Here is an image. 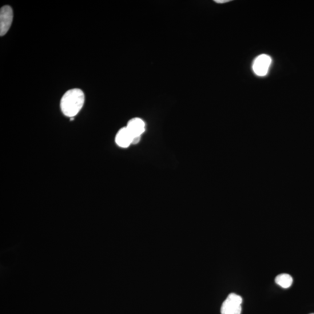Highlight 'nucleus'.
I'll list each match as a JSON object with an SVG mask.
<instances>
[{"label":"nucleus","instance_id":"7ed1b4c3","mask_svg":"<svg viewBox=\"0 0 314 314\" xmlns=\"http://www.w3.org/2000/svg\"><path fill=\"white\" fill-rule=\"evenodd\" d=\"M13 11L9 6H5L0 10V35L5 36L13 23Z\"/></svg>","mask_w":314,"mask_h":314},{"label":"nucleus","instance_id":"20e7f679","mask_svg":"<svg viewBox=\"0 0 314 314\" xmlns=\"http://www.w3.org/2000/svg\"><path fill=\"white\" fill-rule=\"evenodd\" d=\"M272 59L268 55L262 54L254 61L253 68L258 76L264 77L267 74Z\"/></svg>","mask_w":314,"mask_h":314},{"label":"nucleus","instance_id":"f03ea898","mask_svg":"<svg viewBox=\"0 0 314 314\" xmlns=\"http://www.w3.org/2000/svg\"><path fill=\"white\" fill-rule=\"evenodd\" d=\"M242 297L235 293H231L222 305L221 314H241Z\"/></svg>","mask_w":314,"mask_h":314},{"label":"nucleus","instance_id":"9d476101","mask_svg":"<svg viewBox=\"0 0 314 314\" xmlns=\"http://www.w3.org/2000/svg\"><path fill=\"white\" fill-rule=\"evenodd\" d=\"M311 314H314V313H311Z\"/></svg>","mask_w":314,"mask_h":314},{"label":"nucleus","instance_id":"0eeeda50","mask_svg":"<svg viewBox=\"0 0 314 314\" xmlns=\"http://www.w3.org/2000/svg\"><path fill=\"white\" fill-rule=\"evenodd\" d=\"M292 277L287 273H282L277 275L275 278L276 284L281 286L282 288L287 289L292 286L293 284Z\"/></svg>","mask_w":314,"mask_h":314},{"label":"nucleus","instance_id":"1a4fd4ad","mask_svg":"<svg viewBox=\"0 0 314 314\" xmlns=\"http://www.w3.org/2000/svg\"><path fill=\"white\" fill-rule=\"evenodd\" d=\"M217 3H225L230 2V0H216Z\"/></svg>","mask_w":314,"mask_h":314},{"label":"nucleus","instance_id":"6e6552de","mask_svg":"<svg viewBox=\"0 0 314 314\" xmlns=\"http://www.w3.org/2000/svg\"><path fill=\"white\" fill-rule=\"evenodd\" d=\"M141 136L134 137L133 138L132 145H136L141 141Z\"/></svg>","mask_w":314,"mask_h":314},{"label":"nucleus","instance_id":"39448f33","mask_svg":"<svg viewBox=\"0 0 314 314\" xmlns=\"http://www.w3.org/2000/svg\"><path fill=\"white\" fill-rule=\"evenodd\" d=\"M133 137L126 127L121 128L118 131L115 137V142L117 145L122 148H127L130 145H132Z\"/></svg>","mask_w":314,"mask_h":314},{"label":"nucleus","instance_id":"423d86ee","mask_svg":"<svg viewBox=\"0 0 314 314\" xmlns=\"http://www.w3.org/2000/svg\"><path fill=\"white\" fill-rule=\"evenodd\" d=\"M130 133L132 134L133 137L141 136L142 133L145 130V124L142 119L134 118L128 122L126 126Z\"/></svg>","mask_w":314,"mask_h":314},{"label":"nucleus","instance_id":"f257e3e1","mask_svg":"<svg viewBox=\"0 0 314 314\" xmlns=\"http://www.w3.org/2000/svg\"><path fill=\"white\" fill-rule=\"evenodd\" d=\"M85 100V94L82 90L73 89L67 91L61 100L62 113L66 117L74 118L82 109Z\"/></svg>","mask_w":314,"mask_h":314}]
</instances>
